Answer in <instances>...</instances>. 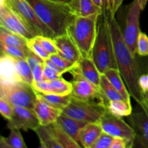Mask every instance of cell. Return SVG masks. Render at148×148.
Returning <instances> with one entry per match:
<instances>
[{
  "label": "cell",
  "mask_w": 148,
  "mask_h": 148,
  "mask_svg": "<svg viewBox=\"0 0 148 148\" xmlns=\"http://www.w3.org/2000/svg\"><path fill=\"white\" fill-rule=\"evenodd\" d=\"M100 88L103 94L104 97L107 101H118V100H124L122 95L116 90L114 85L111 83L108 78L102 74L100 82Z\"/></svg>",
  "instance_id": "cell-29"
},
{
  "label": "cell",
  "mask_w": 148,
  "mask_h": 148,
  "mask_svg": "<svg viewBox=\"0 0 148 148\" xmlns=\"http://www.w3.org/2000/svg\"><path fill=\"white\" fill-rule=\"evenodd\" d=\"M15 69L20 81L33 85L34 81L33 72L26 59H15Z\"/></svg>",
  "instance_id": "cell-27"
},
{
  "label": "cell",
  "mask_w": 148,
  "mask_h": 148,
  "mask_svg": "<svg viewBox=\"0 0 148 148\" xmlns=\"http://www.w3.org/2000/svg\"><path fill=\"white\" fill-rule=\"evenodd\" d=\"M27 39L17 33L7 30L0 25V42L23 49L28 54L30 50L27 47Z\"/></svg>",
  "instance_id": "cell-23"
},
{
  "label": "cell",
  "mask_w": 148,
  "mask_h": 148,
  "mask_svg": "<svg viewBox=\"0 0 148 148\" xmlns=\"http://www.w3.org/2000/svg\"><path fill=\"white\" fill-rule=\"evenodd\" d=\"M142 10L138 0L130 4L126 17L123 36L126 44L134 56L137 54V41L140 32V16Z\"/></svg>",
  "instance_id": "cell-9"
},
{
  "label": "cell",
  "mask_w": 148,
  "mask_h": 148,
  "mask_svg": "<svg viewBox=\"0 0 148 148\" xmlns=\"http://www.w3.org/2000/svg\"><path fill=\"white\" fill-rule=\"evenodd\" d=\"M38 18L55 35L66 33L67 27L76 16L69 4L52 0H27Z\"/></svg>",
  "instance_id": "cell-2"
},
{
  "label": "cell",
  "mask_w": 148,
  "mask_h": 148,
  "mask_svg": "<svg viewBox=\"0 0 148 148\" xmlns=\"http://www.w3.org/2000/svg\"><path fill=\"white\" fill-rule=\"evenodd\" d=\"M143 98H144V100L146 101V102L148 103V90L143 94Z\"/></svg>",
  "instance_id": "cell-47"
},
{
  "label": "cell",
  "mask_w": 148,
  "mask_h": 148,
  "mask_svg": "<svg viewBox=\"0 0 148 148\" xmlns=\"http://www.w3.org/2000/svg\"><path fill=\"white\" fill-rule=\"evenodd\" d=\"M44 64H45L47 65V66H50L51 68H52L53 69H54L55 71H56L57 72H59V73L61 74L62 75H63L64 74L66 73V72H69L67 70H66V69H62V68L59 67V66H58V65H56L54 62H52L50 59H46V60H45Z\"/></svg>",
  "instance_id": "cell-44"
},
{
  "label": "cell",
  "mask_w": 148,
  "mask_h": 148,
  "mask_svg": "<svg viewBox=\"0 0 148 148\" xmlns=\"http://www.w3.org/2000/svg\"><path fill=\"white\" fill-rule=\"evenodd\" d=\"M1 55H8L14 59H26L27 53L20 48L0 42V56Z\"/></svg>",
  "instance_id": "cell-31"
},
{
  "label": "cell",
  "mask_w": 148,
  "mask_h": 148,
  "mask_svg": "<svg viewBox=\"0 0 148 148\" xmlns=\"http://www.w3.org/2000/svg\"><path fill=\"white\" fill-rule=\"evenodd\" d=\"M40 125L34 110L22 106H13V115L7 123L8 129L27 131L34 130Z\"/></svg>",
  "instance_id": "cell-13"
},
{
  "label": "cell",
  "mask_w": 148,
  "mask_h": 148,
  "mask_svg": "<svg viewBox=\"0 0 148 148\" xmlns=\"http://www.w3.org/2000/svg\"><path fill=\"white\" fill-rule=\"evenodd\" d=\"M103 75L108 78V80L114 85L116 90L122 95L124 99L129 102H131V95L119 69L116 68L109 69L106 71Z\"/></svg>",
  "instance_id": "cell-24"
},
{
  "label": "cell",
  "mask_w": 148,
  "mask_h": 148,
  "mask_svg": "<svg viewBox=\"0 0 148 148\" xmlns=\"http://www.w3.org/2000/svg\"><path fill=\"white\" fill-rule=\"evenodd\" d=\"M54 1H58V2H63V3H67L69 4L70 2V0H52Z\"/></svg>",
  "instance_id": "cell-48"
},
{
  "label": "cell",
  "mask_w": 148,
  "mask_h": 148,
  "mask_svg": "<svg viewBox=\"0 0 148 148\" xmlns=\"http://www.w3.org/2000/svg\"><path fill=\"white\" fill-rule=\"evenodd\" d=\"M49 59L54 62L56 65L59 66V67L62 68L64 69H66L68 72H70L72 69L77 67L78 64L73 63V62H70V61L67 60L66 59L64 58L63 56H61L59 53H54V54H51L49 57Z\"/></svg>",
  "instance_id": "cell-33"
},
{
  "label": "cell",
  "mask_w": 148,
  "mask_h": 148,
  "mask_svg": "<svg viewBox=\"0 0 148 148\" xmlns=\"http://www.w3.org/2000/svg\"><path fill=\"white\" fill-rule=\"evenodd\" d=\"M109 20L117 69L124 79L131 97L134 98L138 105L143 107L147 105L148 103L144 100L139 86L140 75L136 56H133L126 44L123 31L115 16L111 13L110 14Z\"/></svg>",
  "instance_id": "cell-1"
},
{
  "label": "cell",
  "mask_w": 148,
  "mask_h": 148,
  "mask_svg": "<svg viewBox=\"0 0 148 148\" xmlns=\"http://www.w3.org/2000/svg\"><path fill=\"white\" fill-rule=\"evenodd\" d=\"M124 0H108L109 2V10L111 14L115 16L116 13L121 7Z\"/></svg>",
  "instance_id": "cell-42"
},
{
  "label": "cell",
  "mask_w": 148,
  "mask_h": 148,
  "mask_svg": "<svg viewBox=\"0 0 148 148\" xmlns=\"http://www.w3.org/2000/svg\"><path fill=\"white\" fill-rule=\"evenodd\" d=\"M139 3H140V7H141L142 10H144L145 8L146 5H147V3L148 0H138Z\"/></svg>",
  "instance_id": "cell-46"
},
{
  "label": "cell",
  "mask_w": 148,
  "mask_h": 148,
  "mask_svg": "<svg viewBox=\"0 0 148 148\" xmlns=\"http://www.w3.org/2000/svg\"><path fill=\"white\" fill-rule=\"evenodd\" d=\"M56 122L75 140L78 143V134L81 129L88 122L76 119L72 117L69 116L66 114H62L59 115L56 119Z\"/></svg>",
  "instance_id": "cell-19"
},
{
  "label": "cell",
  "mask_w": 148,
  "mask_h": 148,
  "mask_svg": "<svg viewBox=\"0 0 148 148\" xmlns=\"http://www.w3.org/2000/svg\"><path fill=\"white\" fill-rule=\"evenodd\" d=\"M0 81L14 82L20 81L15 69V59L8 55L0 56Z\"/></svg>",
  "instance_id": "cell-20"
},
{
  "label": "cell",
  "mask_w": 148,
  "mask_h": 148,
  "mask_svg": "<svg viewBox=\"0 0 148 148\" xmlns=\"http://www.w3.org/2000/svg\"><path fill=\"white\" fill-rule=\"evenodd\" d=\"M75 69L82 77L100 88L102 74L98 70L92 58L82 57Z\"/></svg>",
  "instance_id": "cell-17"
},
{
  "label": "cell",
  "mask_w": 148,
  "mask_h": 148,
  "mask_svg": "<svg viewBox=\"0 0 148 148\" xmlns=\"http://www.w3.org/2000/svg\"><path fill=\"white\" fill-rule=\"evenodd\" d=\"M98 124L102 128L103 132L114 137L124 139L128 142L131 148L134 147L135 140L134 129L121 117L114 115L107 111L102 116Z\"/></svg>",
  "instance_id": "cell-8"
},
{
  "label": "cell",
  "mask_w": 148,
  "mask_h": 148,
  "mask_svg": "<svg viewBox=\"0 0 148 148\" xmlns=\"http://www.w3.org/2000/svg\"><path fill=\"white\" fill-rule=\"evenodd\" d=\"M110 14L111 12L99 14L96 38L92 49V59L101 74L109 69H117L110 27Z\"/></svg>",
  "instance_id": "cell-3"
},
{
  "label": "cell",
  "mask_w": 148,
  "mask_h": 148,
  "mask_svg": "<svg viewBox=\"0 0 148 148\" xmlns=\"http://www.w3.org/2000/svg\"><path fill=\"white\" fill-rule=\"evenodd\" d=\"M98 7L101 9L103 13L109 12V2L108 0H92Z\"/></svg>",
  "instance_id": "cell-43"
},
{
  "label": "cell",
  "mask_w": 148,
  "mask_h": 148,
  "mask_svg": "<svg viewBox=\"0 0 148 148\" xmlns=\"http://www.w3.org/2000/svg\"><path fill=\"white\" fill-rule=\"evenodd\" d=\"M103 130L98 123H87L79 131L78 142L82 147L92 148Z\"/></svg>",
  "instance_id": "cell-18"
},
{
  "label": "cell",
  "mask_w": 148,
  "mask_h": 148,
  "mask_svg": "<svg viewBox=\"0 0 148 148\" xmlns=\"http://www.w3.org/2000/svg\"><path fill=\"white\" fill-rule=\"evenodd\" d=\"M10 135L8 137H6V141L10 148H27L20 130L10 129Z\"/></svg>",
  "instance_id": "cell-30"
},
{
  "label": "cell",
  "mask_w": 148,
  "mask_h": 148,
  "mask_svg": "<svg viewBox=\"0 0 148 148\" xmlns=\"http://www.w3.org/2000/svg\"><path fill=\"white\" fill-rule=\"evenodd\" d=\"M53 39L58 49V53L61 56L73 63H79L82 56L77 45L67 33L56 36Z\"/></svg>",
  "instance_id": "cell-15"
},
{
  "label": "cell",
  "mask_w": 148,
  "mask_h": 148,
  "mask_svg": "<svg viewBox=\"0 0 148 148\" xmlns=\"http://www.w3.org/2000/svg\"><path fill=\"white\" fill-rule=\"evenodd\" d=\"M6 4V0H0V8L3 7Z\"/></svg>",
  "instance_id": "cell-49"
},
{
  "label": "cell",
  "mask_w": 148,
  "mask_h": 148,
  "mask_svg": "<svg viewBox=\"0 0 148 148\" xmlns=\"http://www.w3.org/2000/svg\"><path fill=\"white\" fill-rule=\"evenodd\" d=\"M139 86L143 95L148 90V74L140 75L139 78Z\"/></svg>",
  "instance_id": "cell-41"
},
{
  "label": "cell",
  "mask_w": 148,
  "mask_h": 148,
  "mask_svg": "<svg viewBox=\"0 0 148 148\" xmlns=\"http://www.w3.org/2000/svg\"><path fill=\"white\" fill-rule=\"evenodd\" d=\"M99 14L76 16L67 27L66 33L77 45L82 57L92 58Z\"/></svg>",
  "instance_id": "cell-4"
},
{
  "label": "cell",
  "mask_w": 148,
  "mask_h": 148,
  "mask_svg": "<svg viewBox=\"0 0 148 148\" xmlns=\"http://www.w3.org/2000/svg\"><path fill=\"white\" fill-rule=\"evenodd\" d=\"M6 4L10 7L20 18L38 36L53 38L55 35L38 18L33 7L27 0H6Z\"/></svg>",
  "instance_id": "cell-7"
},
{
  "label": "cell",
  "mask_w": 148,
  "mask_h": 148,
  "mask_svg": "<svg viewBox=\"0 0 148 148\" xmlns=\"http://www.w3.org/2000/svg\"><path fill=\"white\" fill-rule=\"evenodd\" d=\"M69 72L73 75V79L71 82L72 84V91L71 93L72 97L85 101H93L94 99H97L106 106L108 101L104 97L99 87H97L92 82L82 77L75 68Z\"/></svg>",
  "instance_id": "cell-10"
},
{
  "label": "cell",
  "mask_w": 148,
  "mask_h": 148,
  "mask_svg": "<svg viewBox=\"0 0 148 148\" xmlns=\"http://www.w3.org/2000/svg\"><path fill=\"white\" fill-rule=\"evenodd\" d=\"M0 114L9 121L13 115V106L4 98L0 96Z\"/></svg>",
  "instance_id": "cell-37"
},
{
  "label": "cell",
  "mask_w": 148,
  "mask_h": 148,
  "mask_svg": "<svg viewBox=\"0 0 148 148\" xmlns=\"http://www.w3.org/2000/svg\"><path fill=\"white\" fill-rule=\"evenodd\" d=\"M36 92L46 102H48L55 108L61 110H63L69 104L72 98V95H62L53 93H43V92H39L37 91Z\"/></svg>",
  "instance_id": "cell-28"
},
{
  "label": "cell",
  "mask_w": 148,
  "mask_h": 148,
  "mask_svg": "<svg viewBox=\"0 0 148 148\" xmlns=\"http://www.w3.org/2000/svg\"><path fill=\"white\" fill-rule=\"evenodd\" d=\"M0 148H10L6 141V137L0 135Z\"/></svg>",
  "instance_id": "cell-45"
},
{
  "label": "cell",
  "mask_w": 148,
  "mask_h": 148,
  "mask_svg": "<svg viewBox=\"0 0 148 148\" xmlns=\"http://www.w3.org/2000/svg\"><path fill=\"white\" fill-rule=\"evenodd\" d=\"M43 79L46 80H51V79H56L58 77H60L62 75L51 68L50 66H47L46 64H43Z\"/></svg>",
  "instance_id": "cell-38"
},
{
  "label": "cell",
  "mask_w": 148,
  "mask_h": 148,
  "mask_svg": "<svg viewBox=\"0 0 148 148\" xmlns=\"http://www.w3.org/2000/svg\"><path fill=\"white\" fill-rule=\"evenodd\" d=\"M111 148H131V146L124 139L114 137Z\"/></svg>",
  "instance_id": "cell-40"
},
{
  "label": "cell",
  "mask_w": 148,
  "mask_h": 148,
  "mask_svg": "<svg viewBox=\"0 0 148 148\" xmlns=\"http://www.w3.org/2000/svg\"><path fill=\"white\" fill-rule=\"evenodd\" d=\"M33 131L36 132L40 143V147L62 148L60 145L55 140L51 132L46 126L39 125Z\"/></svg>",
  "instance_id": "cell-26"
},
{
  "label": "cell",
  "mask_w": 148,
  "mask_h": 148,
  "mask_svg": "<svg viewBox=\"0 0 148 148\" xmlns=\"http://www.w3.org/2000/svg\"><path fill=\"white\" fill-rule=\"evenodd\" d=\"M137 53L140 56H148V36L143 32L137 38Z\"/></svg>",
  "instance_id": "cell-35"
},
{
  "label": "cell",
  "mask_w": 148,
  "mask_h": 148,
  "mask_svg": "<svg viewBox=\"0 0 148 148\" xmlns=\"http://www.w3.org/2000/svg\"><path fill=\"white\" fill-rule=\"evenodd\" d=\"M33 110L37 116L40 125L43 126L55 122L59 115L62 113V110L53 107L38 94Z\"/></svg>",
  "instance_id": "cell-16"
},
{
  "label": "cell",
  "mask_w": 148,
  "mask_h": 148,
  "mask_svg": "<svg viewBox=\"0 0 148 148\" xmlns=\"http://www.w3.org/2000/svg\"><path fill=\"white\" fill-rule=\"evenodd\" d=\"M107 111L105 104L93 101H85L72 97L62 113L69 116L88 123H98Z\"/></svg>",
  "instance_id": "cell-6"
},
{
  "label": "cell",
  "mask_w": 148,
  "mask_h": 148,
  "mask_svg": "<svg viewBox=\"0 0 148 148\" xmlns=\"http://www.w3.org/2000/svg\"><path fill=\"white\" fill-rule=\"evenodd\" d=\"M53 135V138L61 145L62 148H80L82 146L72 139L57 123H51L46 125Z\"/></svg>",
  "instance_id": "cell-21"
},
{
  "label": "cell",
  "mask_w": 148,
  "mask_h": 148,
  "mask_svg": "<svg viewBox=\"0 0 148 148\" xmlns=\"http://www.w3.org/2000/svg\"><path fill=\"white\" fill-rule=\"evenodd\" d=\"M114 137L103 132L99 136L92 148H111Z\"/></svg>",
  "instance_id": "cell-36"
},
{
  "label": "cell",
  "mask_w": 148,
  "mask_h": 148,
  "mask_svg": "<svg viewBox=\"0 0 148 148\" xmlns=\"http://www.w3.org/2000/svg\"><path fill=\"white\" fill-rule=\"evenodd\" d=\"M35 38L40 43V44L43 46V49L50 55L57 53L59 52L57 47H56V44L53 41V39L51 38L38 35V36H35Z\"/></svg>",
  "instance_id": "cell-34"
},
{
  "label": "cell",
  "mask_w": 148,
  "mask_h": 148,
  "mask_svg": "<svg viewBox=\"0 0 148 148\" xmlns=\"http://www.w3.org/2000/svg\"><path fill=\"white\" fill-rule=\"evenodd\" d=\"M69 4L75 16H88L103 12L92 0H70Z\"/></svg>",
  "instance_id": "cell-22"
},
{
  "label": "cell",
  "mask_w": 148,
  "mask_h": 148,
  "mask_svg": "<svg viewBox=\"0 0 148 148\" xmlns=\"http://www.w3.org/2000/svg\"><path fill=\"white\" fill-rule=\"evenodd\" d=\"M106 107L108 112L120 117L129 116L133 110L131 102L125 100L109 101L106 104Z\"/></svg>",
  "instance_id": "cell-25"
},
{
  "label": "cell",
  "mask_w": 148,
  "mask_h": 148,
  "mask_svg": "<svg viewBox=\"0 0 148 148\" xmlns=\"http://www.w3.org/2000/svg\"><path fill=\"white\" fill-rule=\"evenodd\" d=\"M43 63H40L32 68V72H33V79L34 81H40L43 79ZM33 81V82H34Z\"/></svg>",
  "instance_id": "cell-39"
},
{
  "label": "cell",
  "mask_w": 148,
  "mask_h": 148,
  "mask_svg": "<svg viewBox=\"0 0 148 148\" xmlns=\"http://www.w3.org/2000/svg\"><path fill=\"white\" fill-rule=\"evenodd\" d=\"M0 96L13 106H22L33 109L37 94L31 85L22 81L4 82L0 81Z\"/></svg>",
  "instance_id": "cell-5"
},
{
  "label": "cell",
  "mask_w": 148,
  "mask_h": 148,
  "mask_svg": "<svg viewBox=\"0 0 148 148\" xmlns=\"http://www.w3.org/2000/svg\"><path fill=\"white\" fill-rule=\"evenodd\" d=\"M37 92L43 93H53L62 95H71L72 91V84L66 80L62 77L51 80L43 79L34 81L32 85Z\"/></svg>",
  "instance_id": "cell-14"
},
{
  "label": "cell",
  "mask_w": 148,
  "mask_h": 148,
  "mask_svg": "<svg viewBox=\"0 0 148 148\" xmlns=\"http://www.w3.org/2000/svg\"><path fill=\"white\" fill-rule=\"evenodd\" d=\"M0 25L23 36L27 40L38 36L20 17L6 4L0 8Z\"/></svg>",
  "instance_id": "cell-11"
},
{
  "label": "cell",
  "mask_w": 148,
  "mask_h": 148,
  "mask_svg": "<svg viewBox=\"0 0 148 148\" xmlns=\"http://www.w3.org/2000/svg\"><path fill=\"white\" fill-rule=\"evenodd\" d=\"M139 106L129 116V121L135 132L134 146L148 148V105L144 107Z\"/></svg>",
  "instance_id": "cell-12"
},
{
  "label": "cell",
  "mask_w": 148,
  "mask_h": 148,
  "mask_svg": "<svg viewBox=\"0 0 148 148\" xmlns=\"http://www.w3.org/2000/svg\"><path fill=\"white\" fill-rule=\"evenodd\" d=\"M27 47L28 49L31 51L33 53H34L35 54L37 55L41 59H43V61L46 60V59H49L51 55L43 49V46L40 44L38 41L36 40V38H30L27 40Z\"/></svg>",
  "instance_id": "cell-32"
}]
</instances>
